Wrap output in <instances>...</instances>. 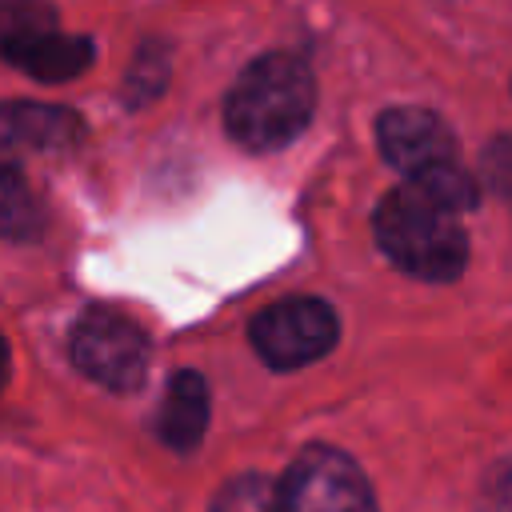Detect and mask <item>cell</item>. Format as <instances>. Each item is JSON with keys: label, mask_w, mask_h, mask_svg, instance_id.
Returning <instances> with one entry per match:
<instances>
[{"label": "cell", "mask_w": 512, "mask_h": 512, "mask_svg": "<svg viewBox=\"0 0 512 512\" xmlns=\"http://www.w3.org/2000/svg\"><path fill=\"white\" fill-rule=\"evenodd\" d=\"M316 108V80L292 52L256 56L224 100L228 136L252 152H272L296 140Z\"/></svg>", "instance_id": "1"}, {"label": "cell", "mask_w": 512, "mask_h": 512, "mask_svg": "<svg viewBox=\"0 0 512 512\" xmlns=\"http://www.w3.org/2000/svg\"><path fill=\"white\" fill-rule=\"evenodd\" d=\"M480 512H512V456H504L488 472L480 488Z\"/></svg>", "instance_id": "14"}, {"label": "cell", "mask_w": 512, "mask_h": 512, "mask_svg": "<svg viewBox=\"0 0 512 512\" xmlns=\"http://www.w3.org/2000/svg\"><path fill=\"white\" fill-rule=\"evenodd\" d=\"M376 144L384 160L424 196L440 200L452 212H464L480 200L476 180L456 160L452 128L428 108H388L376 120Z\"/></svg>", "instance_id": "3"}, {"label": "cell", "mask_w": 512, "mask_h": 512, "mask_svg": "<svg viewBox=\"0 0 512 512\" xmlns=\"http://www.w3.org/2000/svg\"><path fill=\"white\" fill-rule=\"evenodd\" d=\"M280 512H376V496L352 456L304 448L280 476Z\"/></svg>", "instance_id": "5"}, {"label": "cell", "mask_w": 512, "mask_h": 512, "mask_svg": "<svg viewBox=\"0 0 512 512\" xmlns=\"http://www.w3.org/2000/svg\"><path fill=\"white\" fill-rule=\"evenodd\" d=\"M372 228L384 256L416 280H452L468 264V236L456 224V212L412 184L376 204Z\"/></svg>", "instance_id": "2"}, {"label": "cell", "mask_w": 512, "mask_h": 512, "mask_svg": "<svg viewBox=\"0 0 512 512\" xmlns=\"http://www.w3.org/2000/svg\"><path fill=\"white\" fill-rule=\"evenodd\" d=\"M4 380H8V344L0 340V388H4Z\"/></svg>", "instance_id": "16"}, {"label": "cell", "mask_w": 512, "mask_h": 512, "mask_svg": "<svg viewBox=\"0 0 512 512\" xmlns=\"http://www.w3.org/2000/svg\"><path fill=\"white\" fill-rule=\"evenodd\" d=\"M48 28H56V12L44 0H0V56L4 60Z\"/></svg>", "instance_id": "11"}, {"label": "cell", "mask_w": 512, "mask_h": 512, "mask_svg": "<svg viewBox=\"0 0 512 512\" xmlns=\"http://www.w3.org/2000/svg\"><path fill=\"white\" fill-rule=\"evenodd\" d=\"M40 204L28 188V180L20 176V168L12 160H0V236L8 240H32L40 236Z\"/></svg>", "instance_id": "10"}, {"label": "cell", "mask_w": 512, "mask_h": 512, "mask_svg": "<svg viewBox=\"0 0 512 512\" xmlns=\"http://www.w3.org/2000/svg\"><path fill=\"white\" fill-rule=\"evenodd\" d=\"M480 172L488 180V188L504 200H512V136H500L484 148L480 156Z\"/></svg>", "instance_id": "13"}, {"label": "cell", "mask_w": 512, "mask_h": 512, "mask_svg": "<svg viewBox=\"0 0 512 512\" xmlns=\"http://www.w3.org/2000/svg\"><path fill=\"white\" fill-rule=\"evenodd\" d=\"M72 360L88 380L112 392H132L148 372V340L128 316L92 308L72 328Z\"/></svg>", "instance_id": "6"}, {"label": "cell", "mask_w": 512, "mask_h": 512, "mask_svg": "<svg viewBox=\"0 0 512 512\" xmlns=\"http://www.w3.org/2000/svg\"><path fill=\"white\" fill-rule=\"evenodd\" d=\"M0 124L12 136V144H28V148H44V152H56V148L76 144L80 140V128H84L68 108L32 104V100L4 104L0 108Z\"/></svg>", "instance_id": "9"}, {"label": "cell", "mask_w": 512, "mask_h": 512, "mask_svg": "<svg viewBox=\"0 0 512 512\" xmlns=\"http://www.w3.org/2000/svg\"><path fill=\"white\" fill-rule=\"evenodd\" d=\"M212 512H280V480L268 476H232L216 500Z\"/></svg>", "instance_id": "12"}, {"label": "cell", "mask_w": 512, "mask_h": 512, "mask_svg": "<svg viewBox=\"0 0 512 512\" xmlns=\"http://www.w3.org/2000/svg\"><path fill=\"white\" fill-rule=\"evenodd\" d=\"M0 160H12V136L4 132V124H0Z\"/></svg>", "instance_id": "15"}, {"label": "cell", "mask_w": 512, "mask_h": 512, "mask_svg": "<svg viewBox=\"0 0 512 512\" xmlns=\"http://www.w3.org/2000/svg\"><path fill=\"white\" fill-rule=\"evenodd\" d=\"M340 336L336 312L316 296H284L252 316L248 340L268 368H304L320 360Z\"/></svg>", "instance_id": "4"}, {"label": "cell", "mask_w": 512, "mask_h": 512, "mask_svg": "<svg viewBox=\"0 0 512 512\" xmlns=\"http://www.w3.org/2000/svg\"><path fill=\"white\" fill-rule=\"evenodd\" d=\"M160 440L176 452H192L208 432V384L200 372H176L160 400Z\"/></svg>", "instance_id": "7"}, {"label": "cell", "mask_w": 512, "mask_h": 512, "mask_svg": "<svg viewBox=\"0 0 512 512\" xmlns=\"http://www.w3.org/2000/svg\"><path fill=\"white\" fill-rule=\"evenodd\" d=\"M8 64H16L20 72H28V76H36V80L60 84V80L80 76V72L92 64V44H88L84 36L60 32V24H56V28L32 36L28 44H20V48L8 56Z\"/></svg>", "instance_id": "8"}]
</instances>
